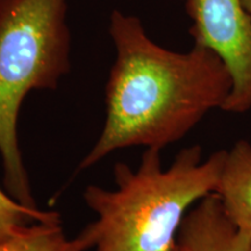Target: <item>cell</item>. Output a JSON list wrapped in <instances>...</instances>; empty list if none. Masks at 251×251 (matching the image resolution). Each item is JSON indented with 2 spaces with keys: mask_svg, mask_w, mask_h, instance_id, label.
<instances>
[{
  "mask_svg": "<svg viewBox=\"0 0 251 251\" xmlns=\"http://www.w3.org/2000/svg\"><path fill=\"white\" fill-rule=\"evenodd\" d=\"M67 0H0V155L7 193L39 208L19 148L18 118L30 91L55 90L71 69Z\"/></svg>",
  "mask_w": 251,
  "mask_h": 251,
  "instance_id": "3",
  "label": "cell"
},
{
  "mask_svg": "<svg viewBox=\"0 0 251 251\" xmlns=\"http://www.w3.org/2000/svg\"><path fill=\"white\" fill-rule=\"evenodd\" d=\"M242 2L246 11L251 15V0H242Z\"/></svg>",
  "mask_w": 251,
  "mask_h": 251,
  "instance_id": "9",
  "label": "cell"
},
{
  "mask_svg": "<svg viewBox=\"0 0 251 251\" xmlns=\"http://www.w3.org/2000/svg\"><path fill=\"white\" fill-rule=\"evenodd\" d=\"M194 45L214 51L233 80L222 111H251V15L242 0H181Z\"/></svg>",
  "mask_w": 251,
  "mask_h": 251,
  "instance_id": "4",
  "label": "cell"
},
{
  "mask_svg": "<svg viewBox=\"0 0 251 251\" xmlns=\"http://www.w3.org/2000/svg\"><path fill=\"white\" fill-rule=\"evenodd\" d=\"M214 193L241 233L251 237V143L238 140L229 150Z\"/></svg>",
  "mask_w": 251,
  "mask_h": 251,
  "instance_id": "6",
  "label": "cell"
},
{
  "mask_svg": "<svg viewBox=\"0 0 251 251\" xmlns=\"http://www.w3.org/2000/svg\"><path fill=\"white\" fill-rule=\"evenodd\" d=\"M174 251H181V250L179 249V247H178V246H176V248H175V249H174Z\"/></svg>",
  "mask_w": 251,
  "mask_h": 251,
  "instance_id": "10",
  "label": "cell"
},
{
  "mask_svg": "<svg viewBox=\"0 0 251 251\" xmlns=\"http://www.w3.org/2000/svg\"><path fill=\"white\" fill-rule=\"evenodd\" d=\"M0 251H85L77 237H67L61 221L35 222L0 242Z\"/></svg>",
  "mask_w": 251,
  "mask_h": 251,
  "instance_id": "7",
  "label": "cell"
},
{
  "mask_svg": "<svg viewBox=\"0 0 251 251\" xmlns=\"http://www.w3.org/2000/svg\"><path fill=\"white\" fill-rule=\"evenodd\" d=\"M108 33L115 61L106 84V120L78 172L117 150H162L178 142L209 112L222 109L233 87L214 51L197 45L187 52L163 48L137 17L115 9Z\"/></svg>",
  "mask_w": 251,
  "mask_h": 251,
  "instance_id": "1",
  "label": "cell"
},
{
  "mask_svg": "<svg viewBox=\"0 0 251 251\" xmlns=\"http://www.w3.org/2000/svg\"><path fill=\"white\" fill-rule=\"evenodd\" d=\"M177 246L181 251H251V237L235 227L219 197L211 193L188 211Z\"/></svg>",
  "mask_w": 251,
  "mask_h": 251,
  "instance_id": "5",
  "label": "cell"
},
{
  "mask_svg": "<svg viewBox=\"0 0 251 251\" xmlns=\"http://www.w3.org/2000/svg\"><path fill=\"white\" fill-rule=\"evenodd\" d=\"M226 150L202 158L200 146L181 149L168 169L161 150L146 149L137 170L114 165V190L89 185L84 200L97 220L79 234L84 250L174 251L192 206L218 185Z\"/></svg>",
  "mask_w": 251,
  "mask_h": 251,
  "instance_id": "2",
  "label": "cell"
},
{
  "mask_svg": "<svg viewBox=\"0 0 251 251\" xmlns=\"http://www.w3.org/2000/svg\"><path fill=\"white\" fill-rule=\"evenodd\" d=\"M61 220L58 213L25 206L0 188V242L14 236L28 225Z\"/></svg>",
  "mask_w": 251,
  "mask_h": 251,
  "instance_id": "8",
  "label": "cell"
}]
</instances>
